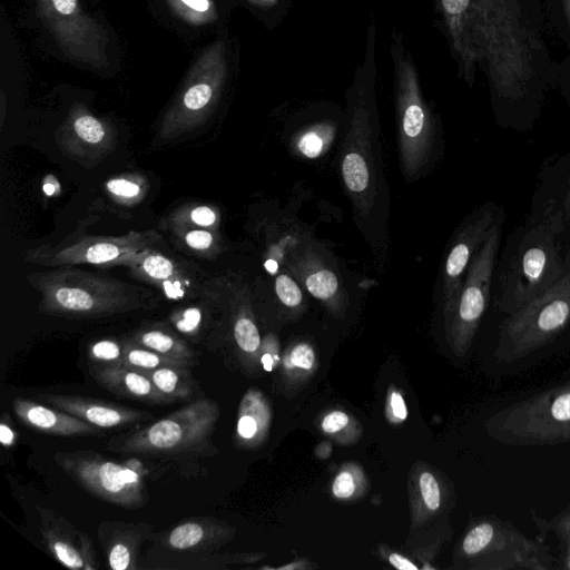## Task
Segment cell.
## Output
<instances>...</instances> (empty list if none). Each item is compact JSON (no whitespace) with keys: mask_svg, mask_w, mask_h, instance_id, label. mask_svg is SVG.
Wrapping results in <instances>:
<instances>
[{"mask_svg":"<svg viewBox=\"0 0 570 570\" xmlns=\"http://www.w3.org/2000/svg\"><path fill=\"white\" fill-rule=\"evenodd\" d=\"M375 22L367 28L362 67L347 92L346 121L340 151V174L355 222L372 245L385 238L389 188L383 171L380 124L374 95Z\"/></svg>","mask_w":570,"mask_h":570,"instance_id":"cell-1","label":"cell"},{"mask_svg":"<svg viewBox=\"0 0 570 570\" xmlns=\"http://www.w3.org/2000/svg\"><path fill=\"white\" fill-rule=\"evenodd\" d=\"M570 268V229L548 200L507 240L495 279L494 304L504 315L552 287Z\"/></svg>","mask_w":570,"mask_h":570,"instance_id":"cell-2","label":"cell"},{"mask_svg":"<svg viewBox=\"0 0 570 570\" xmlns=\"http://www.w3.org/2000/svg\"><path fill=\"white\" fill-rule=\"evenodd\" d=\"M469 35L497 100L524 104L534 78V48L518 0H471Z\"/></svg>","mask_w":570,"mask_h":570,"instance_id":"cell-3","label":"cell"},{"mask_svg":"<svg viewBox=\"0 0 570 570\" xmlns=\"http://www.w3.org/2000/svg\"><path fill=\"white\" fill-rule=\"evenodd\" d=\"M40 294L39 311L66 318H100L142 305L140 288L73 266L52 267L26 277Z\"/></svg>","mask_w":570,"mask_h":570,"instance_id":"cell-4","label":"cell"},{"mask_svg":"<svg viewBox=\"0 0 570 570\" xmlns=\"http://www.w3.org/2000/svg\"><path fill=\"white\" fill-rule=\"evenodd\" d=\"M397 144L402 173L407 181L417 179L432 160L436 147V122L421 91L415 65L403 37L392 32Z\"/></svg>","mask_w":570,"mask_h":570,"instance_id":"cell-5","label":"cell"},{"mask_svg":"<svg viewBox=\"0 0 570 570\" xmlns=\"http://www.w3.org/2000/svg\"><path fill=\"white\" fill-rule=\"evenodd\" d=\"M218 414L215 401L197 399L149 425L115 435L107 442L106 449L117 453L166 458L205 453Z\"/></svg>","mask_w":570,"mask_h":570,"instance_id":"cell-6","label":"cell"},{"mask_svg":"<svg viewBox=\"0 0 570 570\" xmlns=\"http://www.w3.org/2000/svg\"><path fill=\"white\" fill-rule=\"evenodd\" d=\"M487 430L494 441L505 445L548 446L570 442V383L494 412Z\"/></svg>","mask_w":570,"mask_h":570,"instance_id":"cell-7","label":"cell"},{"mask_svg":"<svg viewBox=\"0 0 570 570\" xmlns=\"http://www.w3.org/2000/svg\"><path fill=\"white\" fill-rule=\"evenodd\" d=\"M570 325V268L548 291L515 312L499 326L494 358L502 363L523 360L550 344Z\"/></svg>","mask_w":570,"mask_h":570,"instance_id":"cell-8","label":"cell"},{"mask_svg":"<svg viewBox=\"0 0 570 570\" xmlns=\"http://www.w3.org/2000/svg\"><path fill=\"white\" fill-rule=\"evenodd\" d=\"M227 71L226 45L216 40L190 67L183 87L161 119L157 138L170 140L200 127L216 108Z\"/></svg>","mask_w":570,"mask_h":570,"instance_id":"cell-9","label":"cell"},{"mask_svg":"<svg viewBox=\"0 0 570 570\" xmlns=\"http://www.w3.org/2000/svg\"><path fill=\"white\" fill-rule=\"evenodd\" d=\"M462 553L474 568L487 570L560 569L550 548L533 541L511 522L491 515L474 523L461 542Z\"/></svg>","mask_w":570,"mask_h":570,"instance_id":"cell-10","label":"cell"},{"mask_svg":"<svg viewBox=\"0 0 570 570\" xmlns=\"http://www.w3.org/2000/svg\"><path fill=\"white\" fill-rule=\"evenodd\" d=\"M53 460L78 485L99 500L125 509H138L148 501L141 472L128 463L91 450L59 451Z\"/></svg>","mask_w":570,"mask_h":570,"instance_id":"cell-11","label":"cell"},{"mask_svg":"<svg viewBox=\"0 0 570 570\" xmlns=\"http://www.w3.org/2000/svg\"><path fill=\"white\" fill-rule=\"evenodd\" d=\"M35 1L40 20L66 57L95 69L108 67L107 30L79 0Z\"/></svg>","mask_w":570,"mask_h":570,"instance_id":"cell-12","label":"cell"},{"mask_svg":"<svg viewBox=\"0 0 570 570\" xmlns=\"http://www.w3.org/2000/svg\"><path fill=\"white\" fill-rule=\"evenodd\" d=\"M503 222L504 213L502 210L474 255L459 294L452 307L446 312L451 331L461 345L471 341L488 308Z\"/></svg>","mask_w":570,"mask_h":570,"instance_id":"cell-13","label":"cell"},{"mask_svg":"<svg viewBox=\"0 0 570 570\" xmlns=\"http://www.w3.org/2000/svg\"><path fill=\"white\" fill-rule=\"evenodd\" d=\"M159 238L155 230H130L120 236H81L65 245L30 249L26 259L48 267L119 265L122 257L153 247Z\"/></svg>","mask_w":570,"mask_h":570,"instance_id":"cell-14","label":"cell"},{"mask_svg":"<svg viewBox=\"0 0 570 570\" xmlns=\"http://www.w3.org/2000/svg\"><path fill=\"white\" fill-rule=\"evenodd\" d=\"M502 212L485 202L471 212L456 229L441 271L440 294L445 313L452 307L468 268Z\"/></svg>","mask_w":570,"mask_h":570,"instance_id":"cell-15","label":"cell"},{"mask_svg":"<svg viewBox=\"0 0 570 570\" xmlns=\"http://www.w3.org/2000/svg\"><path fill=\"white\" fill-rule=\"evenodd\" d=\"M55 137L63 154L85 168L99 165L117 145L112 125L94 116L82 105L70 109Z\"/></svg>","mask_w":570,"mask_h":570,"instance_id":"cell-16","label":"cell"},{"mask_svg":"<svg viewBox=\"0 0 570 570\" xmlns=\"http://www.w3.org/2000/svg\"><path fill=\"white\" fill-rule=\"evenodd\" d=\"M37 397L100 429L120 428L153 419L146 411L105 400L55 393L39 394Z\"/></svg>","mask_w":570,"mask_h":570,"instance_id":"cell-17","label":"cell"},{"mask_svg":"<svg viewBox=\"0 0 570 570\" xmlns=\"http://www.w3.org/2000/svg\"><path fill=\"white\" fill-rule=\"evenodd\" d=\"M151 530V524L142 522H101L98 527V537L108 567L112 570L137 569L140 547Z\"/></svg>","mask_w":570,"mask_h":570,"instance_id":"cell-18","label":"cell"},{"mask_svg":"<svg viewBox=\"0 0 570 570\" xmlns=\"http://www.w3.org/2000/svg\"><path fill=\"white\" fill-rule=\"evenodd\" d=\"M12 407L17 417L32 430L63 438L104 435L100 428L57 407H49L29 399L14 397Z\"/></svg>","mask_w":570,"mask_h":570,"instance_id":"cell-19","label":"cell"},{"mask_svg":"<svg viewBox=\"0 0 570 570\" xmlns=\"http://www.w3.org/2000/svg\"><path fill=\"white\" fill-rule=\"evenodd\" d=\"M119 265L128 267L137 278L159 287L170 298L181 297L188 285L179 266L153 247L122 257Z\"/></svg>","mask_w":570,"mask_h":570,"instance_id":"cell-20","label":"cell"},{"mask_svg":"<svg viewBox=\"0 0 570 570\" xmlns=\"http://www.w3.org/2000/svg\"><path fill=\"white\" fill-rule=\"evenodd\" d=\"M286 264L307 292L325 304H335L346 294L337 275L312 249H294Z\"/></svg>","mask_w":570,"mask_h":570,"instance_id":"cell-21","label":"cell"},{"mask_svg":"<svg viewBox=\"0 0 570 570\" xmlns=\"http://www.w3.org/2000/svg\"><path fill=\"white\" fill-rule=\"evenodd\" d=\"M91 376L104 389L124 397L154 405L175 403L138 370L124 365H99L91 371Z\"/></svg>","mask_w":570,"mask_h":570,"instance_id":"cell-22","label":"cell"},{"mask_svg":"<svg viewBox=\"0 0 570 570\" xmlns=\"http://www.w3.org/2000/svg\"><path fill=\"white\" fill-rule=\"evenodd\" d=\"M40 532L51 556L63 567L83 570L79 530L66 518L47 508H38Z\"/></svg>","mask_w":570,"mask_h":570,"instance_id":"cell-23","label":"cell"},{"mask_svg":"<svg viewBox=\"0 0 570 570\" xmlns=\"http://www.w3.org/2000/svg\"><path fill=\"white\" fill-rule=\"evenodd\" d=\"M440 3L460 73L471 85L474 81L476 65L469 35L471 0H440Z\"/></svg>","mask_w":570,"mask_h":570,"instance_id":"cell-24","label":"cell"},{"mask_svg":"<svg viewBox=\"0 0 570 570\" xmlns=\"http://www.w3.org/2000/svg\"><path fill=\"white\" fill-rule=\"evenodd\" d=\"M224 537V528L209 518H189L163 534L160 543L175 551H206L217 548Z\"/></svg>","mask_w":570,"mask_h":570,"instance_id":"cell-25","label":"cell"},{"mask_svg":"<svg viewBox=\"0 0 570 570\" xmlns=\"http://www.w3.org/2000/svg\"><path fill=\"white\" fill-rule=\"evenodd\" d=\"M134 343L165 356L194 364L195 354L177 335L161 327H148L136 332L130 338Z\"/></svg>","mask_w":570,"mask_h":570,"instance_id":"cell-26","label":"cell"},{"mask_svg":"<svg viewBox=\"0 0 570 570\" xmlns=\"http://www.w3.org/2000/svg\"><path fill=\"white\" fill-rule=\"evenodd\" d=\"M141 372L151 380L161 393L175 402L188 400L194 394L195 382L188 367L163 366Z\"/></svg>","mask_w":570,"mask_h":570,"instance_id":"cell-27","label":"cell"},{"mask_svg":"<svg viewBox=\"0 0 570 570\" xmlns=\"http://www.w3.org/2000/svg\"><path fill=\"white\" fill-rule=\"evenodd\" d=\"M530 518L541 533L547 537L549 533L556 537L559 544L560 569H570V505L562 509L552 519H543L535 509L530 510Z\"/></svg>","mask_w":570,"mask_h":570,"instance_id":"cell-28","label":"cell"},{"mask_svg":"<svg viewBox=\"0 0 570 570\" xmlns=\"http://www.w3.org/2000/svg\"><path fill=\"white\" fill-rule=\"evenodd\" d=\"M336 127L328 121L313 124L301 130L293 138L292 147L305 158L322 156L334 140Z\"/></svg>","mask_w":570,"mask_h":570,"instance_id":"cell-29","label":"cell"},{"mask_svg":"<svg viewBox=\"0 0 570 570\" xmlns=\"http://www.w3.org/2000/svg\"><path fill=\"white\" fill-rule=\"evenodd\" d=\"M121 365L138 371H149L163 366H191L189 363L165 356L140 346L130 340L124 343V360Z\"/></svg>","mask_w":570,"mask_h":570,"instance_id":"cell-30","label":"cell"},{"mask_svg":"<svg viewBox=\"0 0 570 570\" xmlns=\"http://www.w3.org/2000/svg\"><path fill=\"white\" fill-rule=\"evenodd\" d=\"M147 180L137 174H125L108 179L106 191L117 204L132 206L139 203L147 190Z\"/></svg>","mask_w":570,"mask_h":570,"instance_id":"cell-31","label":"cell"},{"mask_svg":"<svg viewBox=\"0 0 570 570\" xmlns=\"http://www.w3.org/2000/svg\"><path fill=\"white\" fill-rule=\"evenodd\" d=\"M175 228L183 244L194 253L214 256L219 252V237L215 229L187 225H178Z\"/></svg>","mask_w":570,"mask_h":570,"instance_id":"cell-32","label":"cell"},{"mask_svg":"<svg viewBox=\"0 0 570 570\" xmlns=\"http://www.w3.org/2000/svg\"><path fill=\"white\" fill-rule=\"evenodd\" d=\"M169 4L186 22L202 26L214 21L217 17L213 0H168Z\"/></svg>","mask_w":570,"mask_h":570,"instance_id":"cell-33","label":"cell"},{"mask_svg":"<svg viewBox=\"0 0 570 570\" xmlns=\"http://www.w3.org/2000/svg\"><path fill=\"white\" fill-rule=\"evenodd\" d=\"M175 226L187 225L216 229L219 223L218 212L208 205H195L187 209H179L173 216Z\"/></svg>","mask_w":570,"mask_h":570,"instance_id":"cell-34","label":"cell"},{"mask_svg":"<svg viewBox=\"0 0 570 570\" xmlns=\"http://www.w3.org/2000/svg\"><path fill=\"white\" fill-rule=\"evenodd\" d=\"M234 338L237 346L244 352L252 354L261 345V337L254 321L242 311L234 321Z\"/></svg>","mask_w":570,"mask_h":570,"instance_id":"cell-35","label":"cell"},{"mask_svg":"<svg viewBox=\"0 0 570 570\" xmlns=\"http://www.w3.org/2000/svg\"><path fill=\"white\" fill-rule=\"evenodd\" d=\"M88 357L98 365H121L124 344L115 340H99L88 347Z\"/></svg>","mask_w":570,"mask_h":570,"instance_id":"cell-36","label":"cell"},{"mask_svg":"<svg viewBox=\"0 0 570 570\" xmlns=\"http://www.w3.org/2000/svg\"><path fill=\"white\" fill-rule=\"evenodd\" d=\"M275 292L281 303L287 307H297L303 301V294L297 283L285 273L276 277Z\"/></svg>","mask_w":570,"mask_h":570,"instance_id":"cell-37","label":"cell"},{"mask_svg":"<svg viewBox=\"0 0 570 570\" xmlns=\"http://www.w3.org/2000/svg\"><path fill=\"white\" fill-rule=\"evenodd\" d=\"M242 412L237 421L236 432L242 440H252L258 432V422L255 413H253V405L250 396H246L240 407Z\"/></svg>","mask_w":570,"mask_h":570,"instance_id":"cell-38","label":"cell"},{"mask_svg":"<svg viewBox=\"0 0 570 570\" xmlns=\"http://www.w3.org/2000/svg\"><path fill=\"white\" fill-rule=\"evenodd\" d=\"M563 183L561 186L559 200H550L558 208L570 229V155L566 156L562 161Z\"/></svg>","mask_w":570,"mask_h":570,"instance_id":"cell-39","label":"cell"},{"mask_svg":"<svg viewBox=\"0 0 570 570\" xmlns=\"http://www.w3.org/2000/svg\"><path fill=\"white\" fill-rule=\"evenodd\" d=\"M420 489L426 507L436 510L441 503V492L438 481L430 472L421 474Z\"/></svg>","mask_w":570,"mask_h":570,"instance_id":"cell-40","label":"cell"},{"mask_svg":"<svg viewBox=\"0 0 570 570\" xmlns=\"http://www.w3.org/2000/svg\"><path fill=\"white\" fill-rule=\"evenodd\" d=\"M80 542V553L83 561V570H96L99 568L97 554L91 538L82 532H78Z\"/></svg>","mask_w":570,"mask_h":570,"instance_id":"cell-41","label":"cell"},{"mask_svg":"<svg viewBox=\"0 0 570 570\" xmlns=\"http://www.w3.org/2000/svg\"><path fill=\"white\" fill-rule=\"evenodd\" d=\"M292 366L308 370L313 366L315 355L312 347L307 344L296 345L289 356Z\"/></svg>","mask_w":570,"mask_h":570,"instance_id":"cell-42","label":"cell"},{"mask_svg":"<svg viewBox=\"0 0 570 570\" xmlns=\"http://www.w3.org/2000/svg\"><path fill=\"white\" fill-rule=\"evenodd\" d=\"M355 490V483L350 472H341L334 480L333 493L340 499L350 498Z\"/></svg>","mask_w":570,"mask_h":570,"instance_id":"cell-43","label":"cell"},{"mask_svg":"<svg viewBox=\"0 0 570 570\" xmlns=\"http://www.w3.org/2000/svg\"><path fill=\"white\" fill-rule=\"evenodd\" d=\"M347 423L348 417L344 412L334 411L324 417L322 428L327 433H334L345 428Z\"/></svg>","mask_w":570,"mask_h":570,"instance_id":"cell-44","label":"cell"},{"mask_svg":"<svg viewBox=\"0 0 570 570\" xmlns=\"http://www.w3.org/2000/svg\"><path fill=\"white\" fill-rule=\"evenodd\" d=\"M17 440V433L9 424V422L3 417L0 424V441L4 448H10L14 444Z\"/></svg>","mask_w":570,"mask_h":570,"instance_id":"cell-45","label":"cell"},{"mask_svg":"<svg viewBox=\"0 0 570 570\" xmlns=\"http://www.w3.org/2000/svg\"><path fill=\"white\" fill-rule=\"evenodd\" d=\"M391 406L395 416L404 420L407 415L406 406L403 397L399 392H393L391 395Z\"/></svg>","mask_w":570,"mask_h":570,"instance_id":"cell-46","label":"cell"},{"mask_svg":"<svg viewBox=\"0 0 570 570\" xmlns=\"http://www.w3.org/2000/svg\"><path fill=\"white\" fill-rule=\"evenodd\" d=\"M389 560H390V563L397 569L417 570V567L415 564H413L410 560H407L406 558H404L397 553H392L390 556Z\"/></svg>","mask_w":570,"mask_h":570,"instance_id":"cell-47","label":"cell"},{"mask_svg":"<svg viewBox=\"0 0 570 570\" xmlns=\"http://www.w3.org/2000/svg\"><path fill=\"white\" fill-rule=\"evenodd\" d=\"M253 4L262 8H272L278 3V0H248Z\"/></svg>","mask_w":570,"mask_h":570,"instance_id":"cell-48","label":"cell"},{"mask_svg":"<svg viewBox=\"0 0 570 570\" xmlns=\"http://www.w3.org/2000/svg\"><path fill=\"white\" fill-rule=\"evenodd\" d=\"M261 361L265 371L271 372L273 370L274 362L272 355L266 353L262 356Z\"/></svg>","mask_w":570,"mask_h":570,"instance_id":"cell-49","label":"cell"},{"mask_svg":"<svg viewBox=\"0 0 570 570\" xmlns=\"http://www.w3.org/2000/svg\"><path fill=\"white\" fill-rule=\"evenodd\" d=\"M563 9L570 24V0H562Z\"/></svg>","mask_w":570,"mask_h":570,"instance_id":"cell-50","label":"cell"},{"mask_svg":"<svg viewBox=\"0 0 570 570\" xmlns=\"http://www.w3.org/2000/svg\"><path fill=\"white\" fill-rule=\"evenodd\" d=\"M43 190H45V193H46L47 195H49V196H50V195H53V193H55V187H53L50 183H46V184L43 185Z\"/></svg>","mask_w":570,"mask_h":570,"instance_id":"cell-51","label":"cell"}]
</instances>
